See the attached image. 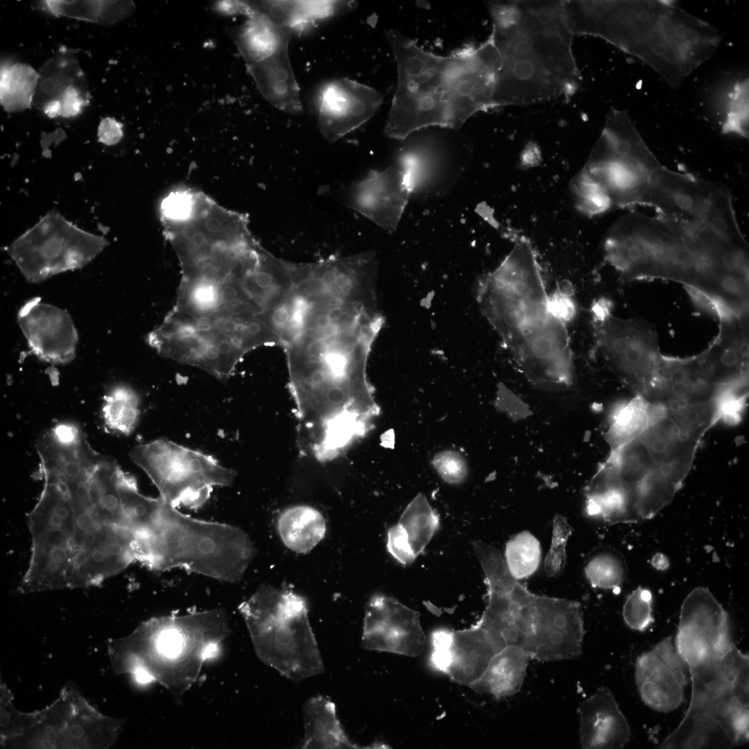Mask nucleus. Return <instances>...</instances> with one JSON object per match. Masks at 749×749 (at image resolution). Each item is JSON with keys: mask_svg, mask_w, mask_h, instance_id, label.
I'll return each mask as SVG.
<instances>
[{"mask_svg": "<svg viewBox=\"0 0 749 749\" xmlns=\"http://www.w3.org/2000/svg\"><path fill=\"white\" fill-rule=\"evenodd\" d=\"M121 471L105 457L92 468L42 475L44 488L28 517L31 553L21 592L98 586L137 562Z\"/></svg>", "mask_w": 749, "mask_h": 749, "instance_id": "1", "label": "nucleus"}, {"mask_svg": "<svg viewBox=\"0 0 749 749\" xmlns=\"http://www.w3.org/2000/svg\"><path fill=\"white\" fill-rule=\"evenodd\" d=\"M479 301L519 369L533 385L565 390L574 383L568 322L552 308L536 254L516 241L499 266L480 282Z\"/></svg>", "mask_w": 749, "mask_h": 749, "instance_id": "6", "label": "nucleus"}, {"mask_svg": "<svg viewBox=\"0 0 749 749\" xmlns=\"http://www.w3.org/2000/svg\"><path fill=\"white\" fill-rule=\"evenodd\" d=\"M433 465L439 476L449 484H460L467 475L465 458L454 450H445L437 454L433 459Z\"/></svg>", "mask_w": 749, "mask_h": 749, "instance_id": "41", "label": "nucleus"}, {"mask_svg": "<svg viewBox=\"0 0 749 749\" xmlns=\"http://www.w3.org/2000/svg\"><path fill=\"white\" fill-rule=\"evenodd\" d=\"M326 529L322 513L307 505L287 508L277 520V531L284 544L298 553L311 551L323 539Z\"/></svg>", "mask_w": 749, "mask_h": 749, "instance_id": "30", "label": "nucleus"}, {"mask_svg": "<svg viewBox=\"0 0 749 749\" xmlns=\"http://www.w3.org/2000/svg\"><path fill=\"white\" fill-rule=\"evenodd\" d=\"M386 37L397 68V83L384 132L402 140L417 130L460 129L473 114L494 108L500 57L491 35L447 55L428 52L399 31Z\"/></svg>", "mask_w": 749, "mask_h": 749, "instance_id": "5", "label": "nucleus"}, {"mask_svg": "<svg viewBox=\"0 0 749 749\" xmlns=\"http://www.w3.org/2000/svg\"><path fill=\"white\" fill-rule=\"evenodd\" d=\"M239 609L256 652L265 663L294 682L323 672L303 596L262 585Z\"/></svg>", "mask_w": 749, "mask_h": 749, "instance_id": "11", "label": "nucleus"}, {"mask_svg": "<svg viewBox=\"0 0 749 749\" xmlns=\"http://www.w3.org/2000/svg\"><path fill=\"white\" fill-rule=\"evenodd\" d=\"M62 104V115L72 117L79 114L85 105L80 92L74 87H67L60 99Z\"/></svg>", "mask_w": 749, "mask_h": 749, "instance_id": "46", "label": "nucleus"}, {"mask_svg": "<svg viewBox=\"0 0 749 749\" xmlns=\"http://www.w3.org/2000/svg\"><path fill=\"white\" fill-rule=\"evenodd\" d=\"M587 35L642 59L672 85L688 75V15L663 1H594Z\"/></svg>", "mask_w": 749, "mask_h": 749, "instance_id": "9", "label": "nucleus"}, {"mask_svg": "<svg viewBox=\"0 0 749 749\" xmlns=\"http://www.w3.org/2000/svg\"><path fill=\"white\" fill-rule=\"evenodd\" d=\"M383 102L382 94L349 78L332 81L320 98L318 128L322 136L334 142L371 119Z\"/></svg>", "mask_w": 749, "mask_h": 749, "instance_id": "23", "label": "nucleus"}, {"mask_svg": "<svg viewBox=\"0 0 749 749\" xmlns=\"http://www.w3.org/2000/svg\"><path fill=\"white\" fill-rule=\"evenodd\" d=\"M584 634L579 603L538 595L534 630L525 651L541 662L576 659L582 653Z\"/></svg>", "mask_w": 749, "mask_h": 749, "instance_id": "18", "label": "nucleus"}, {"mask_svg": "<svg viewBox=\"0 0 749 749\" xmlns=\"http://www.w3.org/2000/svg\"><path fill=\"white\" fill-rule=\"evenodd\" d=\"M660 165L627 111L612 110L588 160L571 182L577 207L593 216L641 205L651 174Z\"/></svg>", "mask_w": 749, "mask_h": 749, "instance_id": "10", "label": "nucleus"}, {"mask_svg": "<svg viewBox=\"0 0 749 749\" xmlns=\"http://www.w3.org/2000/svg\"><path fill=\"white\" fill-rule=\"evenodd\" d=\"M530 660L521 646L508 645L492 657L481 675L469 687L497 700L513 696L524 683Z\"/></svg>", "mask_w": 749, "mask_h": 749, "instance_id": "27", "label": "nucleus"}, {"mask_svg": "<svg viewBox=\"0 0 749 749\" xmlns=\"http://www.w3.org/2000/svg\"><path fill=\"white\" fill-rule=\"evenodd\" d=\"M651 403L637 395L617 406L612 412L606 432L610 450L637 436L646 427L651 413Z\"/></svg>", "mask_w": 749, "mask_h": 749, "instance_id": "32", "label": "nucleus"}, {"mask_svg": "<svg viewBox=\"0 0 749 749\" xmlns=\"http://www.w3.org/2000/svg\"><path fill=\"white\" fill-rule=\"evenodd\" d=\"M397 524L403 529L417 557L431 540L439 526V517L423 494H418L406 506Z\"/></svg>", "mask_w": 749, "mask_h": 749, "instance_id": "33", "label": "nucleus"}, {"mask_svg": "<svg viewBox=\"0 0 749 749\" xmlns=\"http://www.w3.org/2000/svg\"><path fill=\"white\" fill-rule=\"evenodd\" d=\"M102 411L105 424L110 429L129 435L139 416V397L129 387L114 386L105 396Z\"/></svg>", "mask_w": 749, "mask_h": 749, "instance_id": "35", "label": "nucleus"}, {"mask_svg": "<svg viewBox=\"0 0 749 749\" xmlns=\"http://www.w3.org/2000/svg\"><path fill=\"white\" fill-rule=\"evenodd\" d=\"M453 662L447 675L454 681L470 686L483 673L492 657L503 647L476 623L453 631Z\"/></svg>", "mask_w": 749, "mask_h": 749, "instance_id": "26", "label": "nucleus"}, {"mask_svg": "<svg viewBox=\"0 0 749 749\" xmlns=\"http://www.w3.org/2000/svg\"><path fill=\"white\" fill-rule=\"evenodd\" d=\"M622 615L626 624L632 630H646L654 621L653 595L642 587L634 589L626 598Z\"/></svg>", "mask_w": 749, "mask_h": 749, "instance_id": "39", "label": "nucleus"}, {"mask_svg": "<svg viewBox=\"0 0 749 749\" xmlns=\"http://www.w3.org/2000/svg\"><path fill=\"white\" fill-rule=\"evenodd\" d=\"M347 205L385 231L392 233L411 198L405 177L397 166L372 171L349 188Z\"/></svg>", "mask_w": 749, "mask_h": 749, "instance_id": "24", "label": "nucleus"}, {"mask_svg": "<svg viewBox=\"0 0 749 749\" xmlns=\"http://www.w3.org/2000/svg\"><path fill=\"white\" fill-rule=\"evenodd\" d=\"M717 185L661 164L651 176L641 205L653 207L666 218L704 221Z\"/></svg>", "mask_w": 749, "mask_h": 749, "instance_id": "21", "label": "nucleus"}, {"mask_svg": "<svg viewBox=\"0 0 749 749\" xmlns=\"http://www.w3.org/2000/svg\"><path fill=\"white\" fill-rule=\"evenodd\" d=\"M542 557L539 540L530 532L522 531L506 543L505 563L517 580L527 578L537 570Z\"/></svg>", "mask_w": 749, "mask_h": 749, "instance_id": "36", "label": "nucleus"}, {"mask_svg": "<svg viewBox=\"0 0 749 749\" xmlns=\"http://www.w3.org/2000/svg\"><path fill=\"white\" fill-rule=\"evenodd\" d=\"M626 567L622 558L611 551H600L592 556L585 566V574L594 588L615 589L626 577Z\"/></svg>", "mask_w": 749, "mask_h": 749, "instance_id": "38", "label": "nucleus"}, {"mask_svg": "<svg viewBox=\"0 0 749 749\" xmlns=\"http://www.w3.org/2000/svg\"><path fill=\"white\" fill-rule=\"evenodd\" d=\"M19 327L33 352L53 364H67L75 357L78 333L69 313L35 298L17 316Z\"/></svg>", "mask_w": 749, "mask_h": 749, "instance_id": "22", "label": "nucleus"}, {"mask_svg": "<svg viewBox=\"0 0 749 749\" xmlns=\"http://www.w3.org/2000/svg\"><path fill=\"white\" fill-rule=\"evenodd\" d=\"M686 668L670 636L638 656L635 678L643 703L659 712L678 709L685 700Z\"/></svg>", "mask_w": 749, "mask_h": 749, "instance_id": "20", "label": "nucleus"}, {"mask_svg": "<svg viewBox=\"0 0 749 749\" xmlns=\"http://www.w3.org/2000/svg\"><path fill=\"white\" fill-rule=\"evenodd\" d=\"M148 343L161 355L199 368L222 381L230 378L247 353L209 318L175 308L148 334Z\"/></svg>", "mask_w": 749, "mask_h": 749, "instance_id": "17", "label": "nucleus"}, {"mask_svg": "<svg viewBox=\"0 0 749 749\" xmlns=\"http://www.w3.org/2000/svg\"><path fill=\"white\" fill-rule=\"evenodd\" d=\"M243 282L251 298L263 311L274 309L285 300L291 290L289 263L263 250L257 266Z\"/></svg>", "mask_w": 749, "mask_h": 749, "instance_id": "28", "label": "nucleus"}, {"mask_svg": "<svg viewBox=\"0 0 749 749\" xmlns=\"http://www.w3.org/2000/svg\"><path fill=\"white\" fill-rule=\"evenodd\" d=\"M224 628L226 619L221 610L154 618L129 637L113 643L112 662L119 671H130L139 682H147L158 664L187 657L189 639Z\"/></svg>", "mask_w": 749, "mask_h": 749, "instance_id": "13", "label": "nucleus"}, {"mask_svg": "<svg viewBox=\"0 0 749 749\" xmlns=\"http://www.w3.org/2000/svg\"><path fill=\"white\" fill-rule=\"evenodd\" d=\"M196 198L187 191H175L166 196L161 204V213L166 221L182 222L189 220L196 207Z\"/></svg>", "mask_w": 749, "mask_h": 749, "instance_id": "42", "label": "nucleus"}, {"mask_svg": "<svg viewBox=\"0 0 749 749\" xmlns=\"http://www.w3.org/2000/svg\"><path fill=\"white\" fill-rule=\"evenodd\" d=\"M571 533L572 528L567 519L562 515H556L553 522L551 545L544 564L547 576H558L564 570L567 562V542Z\"/></svg>", "mask_w": 749, "mask_h": 749, "instance_id": "40", "label": "nucleus"}, {"mask_svg": "<svg viewBox=\"0 0 749 749\" xmlns=\"http://www.w3.org/2000/svg\"><path fill=\"white\" fill-rule=\"evenodd\" d=\"M605 254L626 279L679 282L716 313L748 308V246L705 222L630 212L612 225Z\"/></svg>", "mask_w": 749, "mask_h": 749, "instance_id": "2", "label": "nucleus"}, {"mask_svg": "<svg viewBox=\"0 0 749 749\" xmlns=\"http://www.w3.org/2000/svg\"><path fill=\"white\" fill-rule=\"evenodd\" d=\"M425 642L417 612L387 595L370 598L363 619L364 648L415 657L423 651Z\"/></svg>", "mask_w": 749, "mask_h": 749, "instance_id": "19", "label": "nucleus"}, {"mask_svg": "<svg viewBox=\"0 0 749 749\" xmlns=\"http://www.w3.org/2000/svg\"><path fill=\"white\" fill-rule=\"evenodd\" d=\"M123 124L114 118L103 119L98 127V141L112 146L118 144L123 136Z\"/></svg>", "mask_w": 749, "mask_h": 749, "instance_id": "45", "label": "nucleus"}, {"mask_svg": "<svg viewBox=\"0 0 749 749\" xmlns=\"http://www.w3.org/2000/svg\"><path fill=\"white\" fill-rule=\"evenodd\" d=\"M130 458L148 476L160 497L175 508L202 506L214 487L231 485L236 475L212 456L166 438L135 446Z\"/></svg>", "mask_w": 749, "mask_h": 749, "instance_id": "12", "label": "nucleus"}, {"mask_svg": "<svg viewBox=\"0 0 749 749\" xmlns=\"http://www.w3.org/2000/svg\"><path fill=\"white\" fill-rule=\"evenodd\" d=\"M386 546L389 553L403 565L413 563L417 558L403 529L397 523L388 531Z\"/></svg>", "mask_w": 749, "mask_h": 749, "instance_id": "44", "label": "nucleus"}, {"mask_svg": "<svg viewBox=\"0 0 749 749\" xmlns=\"http://www.w3.org/2000/svg\"><path fill=\"white\" fill-rule=\"evenodd\" d=\"M253 5L257 12L293 30L299 25L347 12L354 8L355 3L347 1H272Z\"/></svg>", "mask_w": 749, "mask_h": 749, "instance_id": "31", "label": "nucleus"}, {"mask_svg": "<svg viewBox=\"0 0 749 749\" xmlns=\"http://www.w3.org/2000/svg\"><path fill=\"white\" fill-rule=\"evenodd\" d=\"M37 76L30 66L16 64L3 69L1 75V100L8 111L28 106L37 84Z\"/></svg>", "mask_w": 749, "mask_h": 749, "instance_id": "37", "label": "nucleus"}, {"mask_svg": "<svg viewBox=\"0 0 749 749\" xmlns=\"http://www.w3.org/2000/svg\"><path fill=\"white\" fill-rule=\"evenodd\" d=\"M107 244L103 237L78 228L53 210L17 239L7 250L25 278L37 283L84 266Z\"/></svg>", "mask_w": 749, "mask_h": 749, "instance_id": "14", "label": "nucleus"}, {"mask_svg": "<svg viewBox=\"0 0 749 749\" xmlns=\"http://www.w3.org/2000/svg\"><path fill=\"white\" fill-rule=\"evenodd\" d=\"M302 748H359L345 734L336 706L323 696L309 698L304 705Z\"/></svg>", "mask_w": 749, "mask_h": 749, "instance_id": "29", "label": "nucleus"}, {"mask_svg": "<svg viewBox=\"0 0 749 749\" xmlns=\"http://www.w3.org/2000/svg\"><path fill=\"white\" fill-rule=\"evenodd\" d=\"M591 324L596 348L608 366L637 395L645 397L662 357L654 333L639 321L614 316L605 299L592 304Z\"/></svg>", "mask_w": 749, "mask_h": 749, "instance_id": "16", "label": "nucleus"}, {"mask_svg": "<svg viewBox=\"0 0 749 749\" xmlns=\"http://www.w3.org/2000/svg\"><path fill=\"white\" fill-rule=\"evenodd\" d=\"M431 666L447 675L453 662V631L440 628L431 635Z\"/></svg>", "mask_w": 749, "mask_h": 749, "instance_id": "43", "label": "nucleus"}, {"mask_svg": "<svg viewBox=\"0 0 749 749\" xmlns=\"http://www.w3.org/2000/svg\"><path fill=\"white\" fill-rule=\"evenodd\" d=\"M689 669L691 698L660 748H731L748 741V655L730 636L727 612L706 587L684 599L674 643Z\"/></svg>", "mask_w": 749, "mask_h": 749, "instance_id": "3", "label": "nucleus"}, {"mask_svg": "<svg viewBox=\"0 0 749 749\" xmlns=\"http://www.w3.org/2000/svg\"><path fill=\"white\" fill-rule=\"evenodd\" d=\"M578 712L582 748H621L629 742L630 728L608 688H599L580 703Z\"/></svg>", "mask_w": 749, "mask_h": 749, "instance_id": "25", "label": "nucleus"}, {"mask_svg": "<svg viewBox=\"0 0 749 749\" xmlns=\"http://www.w3.org/2000/svg\"><path fill=\"white\" fill-rule=\"evenodd\" d=\"M720 123L725 133L748 135V80H736L717 98Z\"/></svg>", "mask_w": 749, "mask_h": 749, "instance_id": "34", "label": "nucleus"}, {"mask_svg": "<svg viewBox=\"0 0 749 749\" xmlns=\"http://www.w3.org/2000/svg\"><path fill=\"white\" fill-rule=\"evenodd\" d=\"M518 4L521 16L517 23L492 24L490 35L500 57L494 107L570 97L580 76L571 49L574 35L566 19Z\"/></svg>", "mask_w": 749, "mask_h": 749, "instance_id": "7", "label": "nucleus"}, {"mask_svg": "<svg viewBox=\"0 0 749 749\" xmlns=\"http://www.w3.org/2000/svg\"><path fill=\"white\" fill-rule=\"evenodd\" d=\"M460 129L424 128L409 134L397 154L411 197L429 198L448 193L459 180L472 155Z\"/></svg>", "mask_w": 749, "mask_h": 749, "instance_id": "15", "label": "nucleus"}, {"mask_svg": "<svg viewBox=\"0 0 749 749\" xmlns=\"http://www.w3.org/2000/svg\"><path fill=\"white\" fill-rule=\"evenodd\" d=\"M372 341L338 329L300 336L284 347L300 446L318 460L342 454L379 413L365 372Z\"/></svg>", "mask_w": 749, "mask_h": 749, "instance_id": "4", "label": "nucleus"}, {"mask_svg": "<svg viewBox=\"0 0 749 749\" xmlns=\"http://www.w3.org/2000/svg\"><path fill=\"white\" fill-rule=\"evenodd\" d=\"M255 553L251 539L241 528L191 517L164 501L154 527L138 543L137 562L152 570L182 569L236 583Z\"/></svg>", "mask_w": 749, "mask_h": 749, "instance_id": "8", "label": "nucleus"}, {"mask_svg": "<svg viewBox=\"0 0 749 749\" xmlns=\"http://www.w3.org/2000/svg\"><path fill=\"white\" fill-rule=\"evenodd\" d=\"M44 112L49 118L62 115V104L60 100H52L44 107Z\"/></svg>", "mask_w": 749, "mask_h": 749, "instance_id": "47", "label": "nucleus"}]
</instances>
